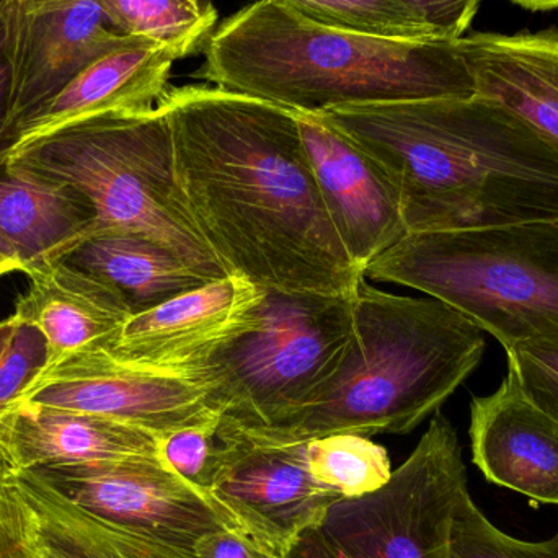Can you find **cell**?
<instances>
[{"mask_svg": "<svg viewBox=\"0 0 558 558\" xmlns=\"http://www.w3.org/2000/svg\"><path fill=\"white\" fill-rule=\"evenodd\" d=\"M267 291L229 275L134 312L105 348L118 363L185 376L260 324Z\"/></svg>", "mask_w": 558, "mask_h": 558, "instance_id": "12", "label": "cell"}, {"mask_svg": "<svg viewBox=\"0 0 558 558\" xmlns=\"http://www.w3.org/2000/svg\"><path fill=\"white\" fill-rule=\"evenodd\" d=\"M26 277L28 289L13 315L45 338L46 366L72 354L105 350L134 314L120 289L65 258L45 262Z\"/></svg>", "mask_w": 558, "mask_h": 558, "instance_id": "17", "label": "cell"}, {"mask_svg": "<svg viewBox=\"0 0 558 558\" xmlns=\"http://www.w3.org/2000/svg\"><path fill=\"white\" fill-rule=\"evenodd\" d=\"M65 498L95 517L193 550L203 536L229 530L208 497L159 459L36 469Z\"/></svg>", "mask_w": 558, "mask_h": 558, "instance_id": "11", "label": "cell"}, {"mask_svg": "<svg viewBox=\"0 0 558 558\" xmlns=\"http://www.w3.org/2000/svg\"><path fill=\"white\" fill-rule=\"evenodd\" d=\"M65 260L120 289L134 312L154 307L208 282L172 251L133 232L92 235Z\"/></svg>", "mask_w": 558, "mask_h": 558, "instance_id": "21", "label": "cell"}, {"mask_svg": "<svg viewBox=\"0 0 558 558\" xmlns=\"http://www.w3.org/2000/svg\"><path fill=\"white\" fill-rule=\"evenodd\" d=\"M0 157L81 193L95 211L92 235H144L208 281L229 277L190 218L159 108L71 124Z\"/></svg>", "mask_w": 558, "mask_h": 558, "instance_id": "5", "label": "cell"}, {"mask_svg": "<svg viewBox=\"0 0 558 558\" xmlns=\"http://www.w3.org/2000/svg\"><path fill=\"white\" fill-rule=\"evenodd\" d=\"M353 295L267 291L260 324L185 376L239 428L278 425L340 366L354 335Z\"/></svg>", "mask_w": 558, "mask_h": 558, "instance_id": "7", "label": "cell"}, {"mask_svg": "<svg viewBox=\"0 0 558 558\" xmlns=\"http://www.w3.org/2000/svg\"><path fill=\"white\" fill-rule=\"evenodd\" d=\"M20 322L16 320L15 315H10L5 320L0 322V361H2L3 354L9 350L10 343H12L13 335H15L16 328H19Z\"/></svg>", "mask_w": 558, "mask_h": 558, "instance_id": "35", "label": "cell"}, {"mask_svg": "<svg viewBox=\"0 0 558 558\" xmlns=\"http://www.w3.org/2000/svg\"><path fill=\"white\" fill-rule=\"evenodd\" d=\"M320 114L379 163L409 234L558 221V154L495 101L429 98Z\"/></svg>", "mask_w": 558, "mask_h": 558, "instance_id": "2", "label": "cell"}, {"mask_svg": "<svg viewBox=\"0 0 558 558\" xmlns=\"http://www.w3.org/2000/svg\"><path fill=\"white\" fill-rule=\"evenodd\" d=\"M196 558H274L234 531L206 534L193 546Z\"/></svg>", "mask_w": 558, "mask_h": 558, "instance_id": "33", "label": "cell"}, {"mask_svg": "<svg viewBox=\"0 0 558 558\" xmlns=\"http://www.w3.org/2000/svg\"><path fill=\"white\" fill-rule=\"evenodd\" d=\"M465 488L458 433L438 410L389 481L331 505L320 530L344 558H451L456 508Z\"/></svg>", "mask_w": 558, "mask_h": 558, "instance_id": "8", "label": "cell"}, {"mask_svg": "<svg viewBox=\"0 0 558 558\" xmlns=\"http://www.w3.org/2000/svg\"><path fill=\"white\" fill-rule=\"evenodd\" d=\"M13 58L10 43L7 0H0V154L10 147V107H12Z\"/></svg>", "mask_w": 558, "mask_h": 558, "instance_id": "32", "label": "cell"}, {"mask_svg": "<svg viewBox=\"0 0 558 558\" xmlns=\"http://www.w3.org/2000/svg\"><path fill=\"white\" fill-rule=\"evenodd\" d=\"M196 77L302 113L350 105L474 97L458 39H392L331 28L282 0L216 25Z\"/></svg>", "mask_w": 558, "mask_h": 558, "instance_id": "3", "label": "cell"}, {"mask_svg": "<svg viewBox=\"0 0 558 558\" xmlns=\"http://www.w3.org/2000/svg\"><path fill=\"white\" fill-rule=\"evenodd\" d=\"M364 277L445 302L505 350L558 337V221L413 232Z\"/></svg>", "mask_w": 558, "mask_h": 558, "instance_id": "6", "label": "cell"}, {"mask_svg": "<svg viewBox=\"0 0 558 558\" xmlns=\"http://www.w3.org/2000/svg\"><path fill=\"white\" fill-rule=\"evenodd\" d=\"M508 374L524 396L558 422V337L508 348Z\"/></svg>", "mask_w": 558, "mask_h": 558, "instance_id": "28", "label": "cell"}, {"mask_svg": "<svg viewBox=\"0 0 558 558\" xmlns=\"http://www.w3.org/2000/svg\"><path fill=\"white\" fill-rule=\"evenodd\" d=\"M206 38L195 35L167 43L136 39L104 56L51 100L22 118L13 128L7 150L82 121L154 110L169 92L175 62L205 45Z\"/></svg>", "mask_w": 558, "mask_h": 558, "instance_id": "15", "label": "cell"}, {"mask_svg": "<svg viewBox=\"0 0 558 558\" xmlns=\"http://www.w3.org/2000/svg\"><path fill=\"white\" fill-rule=\"evenodd\" d=\"M436 39L462 38L468 33L482 0H397Z\"/></svg>", "mask_w": 558, "mask_h": 558, "instance_id": "31", "label": "cell"}, {"mask_svg": "<svg viewBox=\"0 0 558 558\" xmlns=\"http://www.w3.org/2000/svg\"><path fill=\"white\" fill-rule=\"evenodd\" d=\"M48 363L45 338L20 322L9 350L0 361V416L19 402L26 387Z\"/></svg>", "mask_w": 558, "mask_h": 558, "instance_id": "30", "label": "cell"}, {"mask_svg": "<svg viewBox=\"0 0 558 558\" xmlns=\"http://www.w3.org/2000/svg\"><path fill=\"white\" fill-rule=\"evenodd\" d=\"M226 422L232 428V446L209 498L229 531L281 558L302 533L320 527L328 508L343 497L312 477L307 442L255 441Z\"/></svg>", "mask_w": 558, "mask_h": 558, "instance_id": "9", "label": "cell"}, {"mask_svg": "<svg viewBox=\"0 0 558 558\" xmlns=\"http://www.w3.org/2000/svg\"><path fill=\"white\" fill-rule=\"evenodd\" d=\"M0 458L13 472L159 459V436L104 416L20 402L0 416Z\"/></svg>", "mask_w": 558, "mask_h": 558, "instance_id": "18", "label": "cell"}, {"mask_svg": "<svg viewBox=\"0 0 558 558\" xmlns=\"http://www.w3.org/2000/svg\"><path fill=\"white\" fill-rule=\"evenodd\" d=\"M294 117L328 215L364 275L409 235L399 195L379 163L320 113Z\"/></svg>", "mask_w": 558, "mask_h": 558, "instance_id": "14", "label": "cell"}, {"mask_svg": "<svg viewBox=\"0 0 558 558\" xmlns=\"http://www.w3.org/2000/svg\"><path fill=\"white\" fill-rule=\"evenodd\" d=\"M475 95L517 114L558 154V29L458 39Z\"/></svg>", "mask_w": 558, "mask_h": 558, "instance_id": "19", "label": "cell"}, {"mask_svg": "<svg viewBox=\"0 0 558 558\" xmlns=\"http://www.w3.org/2000/svg\"><path fill=\"white\" fill-rule=\"evenodd\" d=\"M312 22L392 39H436L397 0H282Z\"/></svg>", "mask_w": 558, "mask_h": 558, "instance_id": "25", "label": "cell"}, {"mask_svg": "<svg viewBox=\"0 0 558 558\" xmlns=\"http://www.w3.org/2000/svg\"><path fill=\"white\" fill-rule=\"evenodd\" d=\"M231 446L232 429L221 415L205 425L160 436L159 461L167 471L209 498L213 482Z\"/></svg>", "mask_w": 558, "mask_h": 558, "instance_id": "26", "label": "cell"}, {"mask_svg": "<svg viewBox=\"0 0 558 558\" xmlns=\"http://www.w3.org/2000/svg\"><path fill=\"white\" fill-rule=\"evenodd\" d=\"M46 558H196L153 537L134 533L100 518L69 521L46 536Z\"/></svg>", "mask_w": 558, "mask_h": 558, "instance_id": "24", "label": "cell"}, {"mask_svg": "<svg viewBox=\"0 0 558 558\" xmlns=\"http://www.w3.org/2000/svg\"><path fill=\"white\" fill-rule=\"evenodd\" d=\"M15 271H20V274H25V268H23L22 262L16 260L12 254L5 251V248L0 247V278L5 277L9 274H15Z\"/></svg>", "mask_w": 558, "mask_h": 558, "instance_id": "36", "label": "cell"}, {"mask_svg": "<svg viewBox=\"0 0 558 558\" xmlns=\"http://www.w3.org/2000/svg\"><path fill=\"white\" fill-rule=\"evenodd\" d=\"M0 558H45L35 513L0 458Z\"/></svg>", "mask_w": 558, "mask_h": 558, "instance_id": "29", "label": "cell"}, {"mask_svg": "<svg viewBox=\"0 0 558 558\" xmlns=\"http://www.w3.org/2000/svg\"><path fill=\"white\" fill-rule=\"evenodd\" d=\"M472 461L492 484L558 507V422L508 374L471 403Z\"/></svg>", "mask_w": 558, "mask_h": 558, "instance_id": "16", "label": "cell"}, {"mask_svg": "<svg viewBox=\"0 0 558 558\" xmlns=\"http://www.w3.org/2000/svg\"><path fill=\"white\" fill-rule=\"evenodd\" d=\"M13 58L10 137L98 59L140 38L113 28L100 0H7Z\"/></svg>", "mask_w": 558, "mask_h": 558, "instance_id": "13", "label": "cell"}, {"mask_svg": "<svg viewBox=\"0 0 558 558\" xmlns=\"http://www.w3.org/2000/svg\"><path fill=\"white\" fill-rule=\"evenodd\" d=\"M196 2H206V0H196Z\"/></svg>", "mask_w": 558, "mask_h": 558, "instance_id": "38", "label": "cell"}, {"mask_svg": "<svg viewBox=\"0 0 558 558\" xmlns=\"http://www.w3.org/2000/svg\"><path fill=\"white\" fill-rule=\"evenodd\" d=\"M451 558H558V533L541 543L514 539L488 521L465 488L456 508Z\"/></svg>", "mask_w": 558, "mask_h": 558, "instance_id": "27", "label": "cell"}, {"mask_svg": "<svg viewBox=\"0 0 558 558\" xmlns=\"http://www.w3.org/2000/svg\"><path fill=\"white\" fill-rule=\"evenodd\" d=\"M281 558H344L340 550L324 536L320 527L305 531Z\"/></svg>", "mask_w": 558, "mask_h": 558, "instance_id": "34", "label": "cell"}, {"mask_svg": "<svg viewBox=\"0 0 558 558\" xmlns=\"http://www.w3.org/2000/svg\"><path fill=\"white\" fill-rule=\"evenodd\" d=\"M111 25L130 38L167 43L209 36L218 25L211 2L196 0H100Z\"/></svg>", "mask_w": 558, "mask_h": 558, "instance_id": "23", "label": "cell"}, {"mask_svg": "<svg viewBox=\"0 0 558 558\" xmlns=\"http://www.w3.org/2000/svg\"><path fill=\"white\" fill-rule=\"evenodd\" d=\"M307 465L318 484L333 488L343 498L371 494L392 475L387 449L354 433L308 441Z\"/></svg>", "mask_w": 558, "mask_h": 558, "instance_id": "22", "label": "cell"}, {"mask_svg": "<svg viewBox=\"0 0 558 558\" xmlns=\"http://www.w3.org/2000/svg\"><path fill=\"white\" fill-rule=\"evenodd\" d=\"M94 228V208L81 193L0 157V247L25 275L68 257Z\"/></svg>", "mask_w": 558, "mask_h": 558, "instance_id": "20", "label": "cell"}, {"mask_svg": "<svg viewBox=\"0 0 558 558\" xmlns=\"http://www.w3.org/2000/svg\"><path fill=\"white\" fill-rule=\"evenodd\" d=\"M508 2L517 3V5L531 10V12H550V10H558V0H508Z\"/></svg>", "mask_w": 558, "mask_h": 558, "instance_id": "37", "label": "cell"}, {"mask_svg": "<svg viewBox=\"0 0 558 558\" xmlns=\"http://www.w3.org/2000/svg\"><path fill=\"white\" fill-rule=\"evenodd\" d=\"M353 314V340L330 379L278 425L238 426L244 435L282 446L338 433L407 435L441 409L484 356V331L435 298L390 294L364 278Z\"/></svg>", "mask_w": 558, "mask_h": 558, "instance_id": "4", "label": "cell"}, {"mask_svg": "<svg viewBox=\"0 0 558 558\" xmlns=\"http://www.w3.org/2000/svg\"><path fill=\"white\" fill-rule=\"evenodd\" d=\"M190 218L226 274L264 291L350 298L364 275L328 215L294 111L208 85L169 88Z\"/></svg>", "mask_w": 558, "mask_h": 558, "instance_id": "1", "label": "cell"}, {"mask_svg": "<svg viewBox=\"0 0 558 558\" xmlns=\"http://www.w3.org/2000/svg\"><path fill=\"white\" fill-rule=\"evenodd\" d=\"M104 416L163 436L222 415L202 384L182 374L118 363L105 350L48 364L16 403Z\"/></svg>", "mask_w": 558, "mask_h": 558, "instance_id": "10", "label": "cell"}]
</instances>
